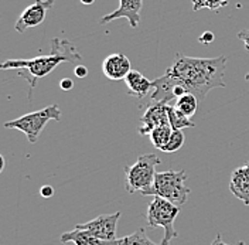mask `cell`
Wrapping results in <instances>:
<instances>
[{
	"instance_id": "6da1fadb",
	"label": "cell",
	"mask_w": 249,
	"mask_h": 245,
	"mask_svg": "<svg viewBox=\"0 0 249 245\" xmlns=\"http://www.w3.org/2000/svg\"><path fill=\"white\" fill-rule=\"evenodd\" d=\"M227 57L218 56L214 58H197L178 54L174 62L161 77L153 79V92L150 99L153 102H173L174 88L183 87L188 94H193L201 102L207 94L217 88H225Z\"/></svg>"
},
{
	"instance_id": "7a4b0ae2",
	"label": "cell",
	"mask_w": 249,
	"mask_h": 245,
	"mask_svg": "<svg viewBox=\"0 0 249 245\" xmlns=\"http://www.w3.org/2000/svg\"><path fill=\"white\" fill-rule=\"evenodd\" d=\"M50 46H51V51L48 56H38L30 60H7L0 65V68L20 71V75L27 79L33 92V90L37 87L38 81L51 74L60 64L70 62L78 65V62L82 61V56L78 53L77 47L68 40L55 37L51 38Z\"/></svg>"
},
{
	"instance_id": "3957f363",
	"label": "cell",
	"mask_w": 249,
	"mask_h": 245,
	"mask_svg": "<svg viewBox=\"0 0 249 245\" xmlns=\"http://www.w3.org/2000/svg\"><path fill=\"white\" fill-rule=\"evenodd\" d=\"M160 159L155 153L140 154L132 166L124 168L126 190L129 194L140 193L143 196H153L156 179V168Z\"/></svg>"
},
{
	"instance_id": "277c9868",
	"label": "cell",
	"mask_w": 249,
	"mask_h": 245,
	"mask_svg": "<svg viewBox=\"0 0 249 245\" xmlns=\"http://www.w3.org/2000/svg\"><path fill=\"white\" fill-rule=\"evenodd\" d=\"M50 121H61V109L55 104L36 112H30L27 115H23L13 121H7L4 123V128L17 129L27 136L30 143H36L38 140L40 133L43 132V129Z\"/></svg>"
},
{
	"instance_id": "5b68a950",
	"label": "cell",
	"mask_w": 249,
	"mask_h": 245,
	"mask_svg": "<svg viewBox=\"0 0 249 245\" xmlns=\"http://www.w3.org/2000/svg\"><path fill=\"white\" fill-rule=\"evenodd\" d=\"M187 173L184 170H166L157 171L155 179L153 196L171 201L181 207L186 204L190 188L186 186Z\"/></svg>"
},
{
	"instance_id": "8992f818",
	"label": "cell",
	"mask_w": 249,
	"mask_h": 245,
	"mask_svg": "<svg viewBox=\"0 0 249 245\" xmlns=\"http://www.w3.org/2000/svg\"><path fill=\"white\" fill-rule=\"evenodd\" d=\"M180 213V207L173 204L171 201L155 196L147 207L146 221L149 228L155 230L157 227H163L164 238L160 245H170L171 240L177 237V231L174 230V220Z\"/></svg>"
},
{
	"instance_id": "52a82bcc",
	"label": "cell",
	"mask_w": 249,
	"mask_h": 245,
	"mask_svg": "<svg viewBox=\"0 0 249 245\" xmlns=\"http://www.w3.org/2000/svg\"><path fill=\"white\" fill-rule=\"evenodd\" d=\"M119 218H121V211H116L113 214H101L88 223L77 224L75 228L89 231L101 241H110L116 238V228H118Z\"/></svg>"
},
{
	"instance_id": "ba28073f",
	"label": "cell",
	"mask_w": 249,
	"mask_h": 245,
	"mask_svg": "<svg viewBox=\"0 0 249 245\" xmlns=\"http://www.w3.org/2000/svg\"><path fill=\"white\" fill-rule=\"evenodd\" d=\"M53 6H54V0H34V3L29 7H26L20 17L17 19L15 30L23 33L30 27H36L41 24L46 19L47 12Z\"/></svg>"
},
{
	"instance_id": "9c48e42d",
	"label": "cell",
	"mask_w": 249,
	"mask_h": 245,
	"mask_svg": "<svg viewBox=\"0 0 249 245\" xmlns=\"http://www.w3.org/2000/svg\"><path fill=\"white\" fill-rule=\"evenodd\" d=\"M169 102H153L146 109L142 116V126L139 128V133L142 136H149L150 132L159 126H170L169 119Z\"/></svg>"
},
{
	"instance_id": "30bf717a",
	"label": "cell",
	"mask_w": 249,
	"mask_h": 245,
	"mask_svg": "<svg viewBox=\"0 0 249 245\" xmlns=\"http://www.w3.org/2000/svg\"><path fill=\"white\" fill-rule=\"evenodd\" d=\"M143 6V0H119V7L104 16L101 19V24H108L110 21L116 20V19H126L129 21V26L132 29H138L140 21V10Z\"/></svg>"
},
{
	"instance_id": "8fae6325",
	"label": "cell",
	"mask_w": 249,
	"mask_h": 245,
	"mask_svg": "<svg viewBox=\"0 0 249 245\" xmlns=\"http://www.w3.org/2000/svg\"><path fill=\"white\" fill-rule=\"evenodd\" d=\"M132 71L129 58L122 53L108 56L102 62V73L109 81H121Z\"/></svg>"
},
{
	"instance_id": "7c38bea8",
	"label": "cell",
	"mask_w": 249,
	"mask_h": 245,
	"mask_svg": "<svg viewBox=\"0 0 249 245\" xmlns=\"http://www.w3.org/2000/svg\"><path fill=\"white\" fill-rule=\"evenodd\" d=\"M230 190L245 206H249V169L245 166L235 169L231 174Z\"/></svg>"
},
{
	"instance_id": "4fadbf2b",
	"label": "cell",
	"mask_w": 249,
	"mask_h": 245,
	"mask_svg": "<svg viewBox=\"0 0 249 245\" xmlns=\"http://www.w3.org/2000/svg\"><path fill=\"white\" fill-rule=\"evenodd\" d=\"M124 81L126 84V88H127V94L138 99L147 96L149 92L153 91V81L147 79L142 73L136 71V70H132Z\"/></svg>"
},
{
	"instance_id": "5bb4252c",
	"label": "cell",
	"mask_w": 249,
	"mask_h": 245,
	"mask_svg": "<svg viewBox=\"0 0 249 245\" xmlns=\"http://www.w3.org/2000/svg\"><path fill=\"white\" fill-rule=\"evenodd\" d=\"M62 244L65 243H74L75 245H101L102 241L96 238L89 231L74 228L72 231H67L60 237Z\"/></svg>"
},
{
	"instance_id": "9a60e30c",
	"label": "cell",
	"mask_w": 249,
	"mask_h": 245,
	"mask_svg": "<svg viewBox=\"0 0 249 245\" xmlns=\"http://www.w3.org/2000/svg\"><path fill=\"white\" fill-rule=\"evenodd\" d=\"M101 245H160L155 244L146 234L143 228H139L138 231L126 235L124 238H115L110 241H102Z\"/></svg>"
},
{
	"instance_id": "2e32d148",
	"label": "cell",
	"mask_w": 249,
	"mask_h": 245,
	"mask_svg": "<svg viewBox=\"0 0 249 245\" xmlns=\"http://www.w3.org/2000/svg\"><path fill=\"white\" fill-rule=\"evenodd\" d=\"M198 98L193 94H184L183 96H180L178 99H176L174 107L177 108L181 113H184L186 116H193L197 109H198Z\"/></svg>"
},
{
	"instance_id": "e0dca14e",
	"label": "cell",
	"mask_w": 249,
	"mask_h": 245,
	"mask_svg": "<svg viewBox=\"0 0 249 245\" xmlns=\"http://www.w3.org/2000/svg\"><path fill=\"white\" fill-rule=\"evenodd\" d=\"M169 119H170L171 129H177V131H183L186 128H194L196 123L193 122L188 116L184 113H181L174 105L169 107Z\"/></svg>"
},
{
	"instance_id": "ac0fdd59",
	"label": "cell",
	"mask_w": 249,
	"mask_h": 245,
	"mask_svg": "<svg viewBox=\"0 0 249 245\" xmlns=\"http://www.w3.org/2000/svg\"><path fill=\"white\" fill-rule=\"evenodd\" d=\"M171 132H173L171 126H159L150 132L149 138H150L155 148H157L159 151H163L164 146L167 145V142L170 140Z\"/></svg>"
},
{
	"instance_id": "d6986e66",
	"label": "cell",
	"mask_w": 249,
	"mask_h": 245,
	"mask_svg": "<svg viewBox=\"0 0 249 245\" xmlns=\"http://www.w3.org/2000/svg\"><path fill=\"white\" fill-rule=\"evenodd\" d=\"M193 1V12H198L201 9H208L215 12L221 7L228 6L230 0H191Z\"/></svg>"
},
{
	"instance_id": "ffe728a7",
	"label": "cell",
	"mask_w": 249,
	"mask_h": 245,
	"mask_svg": "<svg viewBox=\"0 0 249 245\" xmlns=\"http://www.w3.org/2000/svg\"><path fill=\"white\" fill-rule=\"evenodd\" d=\"M183 145H184V135H183V131L173 129L170 140L167 142V145L164 146V149H163L161 152H166V153L177 152L178 149H181V148H183Z\"/></svg>"
},
{
	"instance_id": "44dd1931",
	"label": "cell",
	"mask_w": 249,
	"mask_h": 245,
	"mask_svg": "<svg viewBox=\"0 0 249 245\" xmlns=\"http://www.w3.org/2000/svg\"><path fill=\"white\" fill-rule=\"evenodd\" d=\"M198 41L201 44H211L214 41V34L211 31H205V33H202L201 36H200Z\"/></svg>"
},
{
	"instance_id": "7402d4cb",
	"label": "cell",
	"mask_w": 249,
	"mask_h": 245,
	"mask_svg": "<svg viewBox=\"0 0 249 245\" xmlns=\"http://www.w3.org/2000/svg\"><path fill=\"white\" fill-rule=\"evenodd\" d=\"M60 88L62 91H71L74 88V81L71 78H62L60 82Z\"/></svg>"
},
{
	"instance_id": "603a6c76",
	"label": "cell",
	"mask_w": 249,
	"mask_h": 245,
	"mask_svg": "<svg viewBox=\"0 0 249 245\" xmlns=\"http://www.w3.org/2000/svg\"><path fill=\"white\" fill-rule=\"evenodd\" d=\"M40 194H41V197H44V199H50V197H53V194H54V188L51 187V186H43L41 188H40Z\"/></svg>"
},
{
	"instance_id": "cb8c5ba5",
	"label": "cell",
	"mask_w": 249,
	"mask_h": 245,
	"mask_svg": "<svg viewBox=\"0 0 249 245\" xmlns=\"http://www.w3.org/2000/svg\"><path fill=\"white\" fill-rule=\"evenodd\" d=\"M74 74H75L78 78H85L88 75V68H87L85 65H79V64H78L77 67H75V70H74Z\"/></svg>"
},
{
	"instance_id": "d4e9b609",
	"label": "cell",
	"mask_w": 249,
	"mask_h": 245,
	"mask_svg": "<svg viewBox=\"0 0 249 245\" xmlns=\"http://www.w3.org/2000/svg\"><path fill=\"white\" fill-rule=\"evenodd\" d=\"M238 38L245 44V48L249 50V30H241L238 33Z\"/></svg>"
},
{
	"instance_id": "484cf974",
	"label": "cell",
	"mask_w": 249,
	"mask_h": 245,
	"mask_svg": "<svg viewBox=\"0 0 249 245\" xmlns=\"http://www.w3.org/2000/svg\"><path fill=\"white\" fill-rule=\"evenodd\" d=\"M211 245H228V244H227V243H224V241H222V238H221V235L217 234V237L214 238V241H213V244Z\"/></svg>"
},
{
	"instance_id": "4316f807",
	"label": "cell",
	"mask_w": 249,
	"mask_h": 245,
	"mask_svg": "<svg viewBox=\"0 0 249 245\" xmlns=\"http://www.w3.org/2000/svg\"><path fill=\"white\" fill-rule=\"evenodd\" d=\"M93 1H95V0H81L82 4H92Z\"/></svg>"
},
{
	"instance_id": "83f0119b",
	"label": "cell",
	"mask_w": 249,
	"mask_h": 245,
	"mask_svg": "<svg viewBox=\"0 0 249 245\" xmlns=\"http://www.w3.org/2000/svg\"><path fill=\"white\" fill-rule=\"evenodd\" d=\"M235 245H245V243H244V241H238Z\"/></svg>"
},
{
	"instance_id": "f1b7e54d",
	"label": "cell",
	"mask_w": 249,
	"mask_h": 245,
	"mask_svg": "<svg viewBox=\"0 0 249 245\" xmlns=\"http://www.w3.org/2000/svg\"><path fill=\"white\" fill-rule=\"evenodd\" d=\"M245 79H247V81H249V73L247 74V75H245Z\"/></svg>"
},
{
	"instance_id": "f546056e",
	"label": "cell",
	"mask_w": 249,
	"mask_h": 245,
	"mask_svg": "<svg viewBox=\"0 0 249 245\" xmlns=\"http://www.w3.org/2000/svg\"><path fill=\"white\" fill-rule=\"evenodd\" d=\"M247 168H248V169H249V163H247Z\"/></svg>"
}]
</instances>
